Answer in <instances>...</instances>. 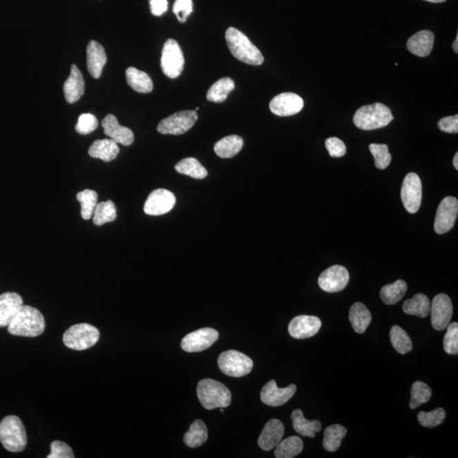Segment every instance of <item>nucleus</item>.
<instances>
[{
    "instance_id": "1",
    "label": "nucleus",
    "mask_w": 458,
    "mask_h": 458,
    "mask_svg": "<svg viewBox=\"0 0 458 458\" xmlns=\"http://www.w3.org/2000/svg\"><path fill=\"white\" fill-rule=\"evenodd\" d=\"M46 330V320L41 312L30 305H22L8 325L10 334L23 337H38Z\"/></svg>"
},
{
    "instance_id": "2",
    "label": "nucleus",
    "mask_w": 458,
    "mask_h": 458,
    "mask_svg": "<svg viewBox=\"0 0 458 458\" xmlns=\"http://www.w3.org/2000/svg\"><path fill=\"white\" fill-rule=\"evenodd\" d=\"M226 41L231 54L239 61L251 66L263 64V54L240 30L228 28L226 31Z\"/></svg>"
},
{
    "instance_id": "3",
    "label": "nucleus",
    "mask_w": 458,
    "mask_h": 458,
    "mask_svg": "<svg viewBox=\"0 0 458 458\" xmlns=\"http://www.w3.org/2000/svg\"><path fill=\"white\" fill-rule=\"evenodd\" d=\"M197 396L200 404L207 410L228 408L232 400L228 387L211 379H204L198 383Z\"/></svg>"
},
{
    "instance_id": "4",
    "label": "nucleus",
    "mask_w": 458,
    "mask_h": 458,
    "mask_svg": "<svg viewBox=\"0 0 458 458\" xmlns=\"http://www.w3.org/2000/svg\"><path fill=\"white\" fill-rule=\"evenodd\" d=\"M394 117L389 107L381 103L364 106L356 111L353 117L354 124L362 130L383 128L393 121Z\"/></svg>"
},
{
    "instance_id": "5",
    "label": "nucleus",
    "mask_w": 458,
    "mask_h": 458,
    "mask_svg": "<svg viewBox=\"0 0 458 458\" xmlns=\"http://www.w3.org/2000/svg\"><path fill=\"white\" fill-rule=\"evenodd\" d=\"M0 441L11 452H20L28 444L27 433L17 416L6 417L0 422Z\"/></svg>"
},
{
    "instance_id": "6",
    "label": "nucleus",
    "mask_w": 458,
    "mask_h": 458,
    "mask_svg": "<svg viewBox=\"0 0 458 458\" xmlns=\"http://www.w3.org/2000/svg\"><path fill=\"white\" fill-rule=\"evenodd\" d=\"M99 331L88 323H79L69 327L63 335L67 347L75 351H84L93 347L99 340Z\"/></svg>"
},
{
    "instance_id": "7",
    "label": "nucleus",
    "mask_w": 458,
    "mask_h": 458,
    "mask_svg": "<svg viewBox=\"0 0 458 458\" xmlns=\"http://www.w3.org/2000/svg\"><path fill=\"white\" fill-rule=\"evenodd\" d=\"M218 363L222 374L234 378L249 374L254 366L253 361L248 356L234 350L222 352L218 357Z\"/></svg>"
},
{
    "instance_id": "8",
    "label": "nucleus",
    "mask_w": 458,
    "mask_h": 458,
    "mask_svg": "<svg viewBox=\"0 0 458 458\" xmlns=\"http://www.w3.org/2000/svg\"><path fill=\"white\" fill-rule=\"evenodd\" d=\"M161 66L163 73L169 78H177L181 75L184 67V57L176 40L169 39L164 44Z\"/></svg>"
},
{
    "instance_id": "9",
    "label": "nucleus",
    "mask_w": 458,
    "mask_h": 458,
    "mask_svg": "<svg viewBox=\"0 0 458 458\" xmlns=\"http://www.w3.org/2000/svg\"><path fill=\"white\" fill-rule=\"evenodd\" d=\"M198 120L195 111H182L170 117L163 119L158 126V131L162 134L181 135L191 130Z\"/></svg>"
},
{
    "instance_id": "10",
    "label": "nucleus",
    "mask_w": 458,
    "mask_h": 458,
    "mask_svg": "<svg viewBox=\"0 0 458 458\" xmlns=\"http://www.w3.org/2000/svg\"><path fill=\"white\" fill-rule=\"evenodd\" d=\"M422 195V182L419 175L408 173L402 184L401 196L402 203L409 213L414 214L419 210Z\"/></svg>"
},
{
    "instance_id": "11",
    "label": "nucleus",
    "mask_w": 458,
    "mask_h": 458,
    "mask_svg": "<svg viewBox=\"0 0 458 458\" xmlns=\"http://www.w3.org/2000/svg\"><path fill=\"white\" fill-rule=\"evenodd\" d=\"M219 333L211 327H203L186 335L181 347L186 352H200L210 348L218 340Z\"/></svg>"
},
{
    "instance_id": "12",
    "label": "nucleus",
    "mask_w": 458,
    "mask_h": 458,
    "mask_svg": "<svg viewBox=\"0 0 458 458\" xmlns=\"http://www.w3.org/2000/svg\"><path fill=\"white\" fill-rule=\"evenodd\" d=\"M458 213V201L455 197L448 196L439 203L435 219L434 229L438 234L449 232L455 225Z\"/></svg>"
},
{
    "instance_id": "13",
    "label": "nucleus",
    "mask_w": 458,
    "mask_h": 458,
    "mask_svg": "<svg viewBox=\"0 0 458 458\" xmlns=\"http://www.w3.org/2000/svg\"><path fill=\"white\" fill-rule=\"evenodd\" d=\"M431 323L434 330L442 331L448 326L453 314V305L448 296L439 294L430 307Z\"/></svg>"
},
{
    "instance_id": "14",
    "label": "nucleus",
    "mask_w": 458,
    "mask_h": 458,
    "mask_svg": "<svg viewBox=\"0 0 458 458\" xmlns=\"http://www.w3.org/2000/svg\"><path fill=\"white\" fill-rule=\"evenodd\" d=\"M176 204L174 193L167 189H158L151 193L145 201L144 211L150 216H161L169 213Z\"/></svg>"
},
{
    "instance_id": "15",
    "label": "nucleus",
    "mask_w": 458,
    "mask_h": 458,
    "mask_svg": "<svg viewBox=\"0 0 458 458\" xmlns=\"http://www.w3.org/2000/svg\"><path fill=\"white\" fill-rule=\"evenodd\" d=\"M349 279V271L345 267L334 265L323 271L320 275L318 285L326 292H340L348 285Z\"/></svg>"
},
{
    "instance_id": "16",
    "label": "nucleus",
    "mask_w": 458,
    "mask_h": 458,
    "mask_svg": "<svg viewBox=\"0 0 458 458\" xmlns=\"http://www.w3.org/2000/svg\"><path fill=\"white\" fill-rule=\"evenodd\" d=\"M304 102L300 96L294 93H283L271 100V113L278 117H290L299 113L303 109Z\"/></svg>"
},
{
    "instance_id": "17",
    "label": "nucleus",
    "mask_w": 458,
    "mask_h": 458,
    "mask_svg": "<svg viewBox=\"0 0 458 458\" xmlns=\"http://www.w3.org/2000/svg\"><path fill=\"white\" fill-rule=\"evenodd\" d=\"M296 385H290L280 389L275 381H270L263 386L260 392V400L270 407H280L292 399L296 392Z\"/></svg>"
},
{
    "instance_id": "18",
    "label": "nucleus",
    "mask_w": 458,
    "mask_h": 458,
    "mask_svg": "<svg viewBox=\"0 0 458 458\" xmlns=\"http://www.w3.org/2000/svg\"><path fill=\"white\" fill-rule=\"evenodd\" d=\"M322 322L318 316L301 315L292 320L289 325V333L297 340L311 338L318 333Z\"/></svg>"
},
{
    "instance_id": "19",
    "label": "nucleus",
    "mask_w": 458,
    "mask_h": 458,
    "mask_svg": "<svg viewBox=\"0 0 458 458\" xmlns=\"http://www.w3.org/2000/svg\"><path fill=\"white\" fill-rule=\"evenodd\" d=\"M104 133L117 144L129 146L133 143L134 134L131 129L119 124L114 115H108L102 121Z\"/></svg>"
},
{
    "instance_id": "20",
    "label": "nucleus",
    "mask_w": 458,
    "mask_h": 458,
    "mask_svg": "<svg viewBox=\"0 0 458 458\" xmlns=\"http://www.w3.org/2000/svg\"><path fill=\"white\" fill-rule=\"evenodd\" d=\"M285 435L284 424L278 419H271L264 426L258 438V446L263 450H271L276 448Z\"/></svg>"
},
{
    "instance_id": "21",
    "label": "nucleus",
    "mask_w": 458,
    "mask_h": 458,
    "mask_svg": "<svg viewBox=\"0 0 458 458\" xmlns=\"http://www.w3.org/2000/svg\"><path fill=\"white\" fill-rule=\"evenodd\" d=\"M23 300L19 294L6 292L0 296V327H8L11 320L19 312Z\"/></svg>"
},
{
    "instance_id": "22",
    "label": "nucleus",
    "mask_w": 458,
    "mask_h": 458,
    "mask_svg": "<svg viewBox=\"0 0 458 458\" xmlns=\"http://www.w3.org/2000/svg\"><path fill=\"white\" fill-rule=\"evenodd\" d=\"M106 61L105 48L96 41H90L87 48V64L89 74L95 79H98L102 76Z\"/></svg>"
},
{
    "instance_id": "23",
    "label": "nucleus",
    "mask_w": 458,
    "mask_h": 458,
    "mask_svg": "<svg viewBox=\"0 0 458 458\" xmlns=\"http://www.w3.org/2000/svg\"><path fill=\"white\" fill-rule=\"evenodd\" d=\"M434 42V33L429 30H423L408 39L407 46L412 54L419 57H426L433 50Z\"/></svg>"
},
{
    "instance_id": "24",
    "label": "nucleus",
    "mask_w": 458,
    "mask_h": 458,
    "mask_svg": "<svg viewBox=\"0 0 458 458\" xmlns=\"http://www.w3.org/2000/svg\"><path fill=\"white\" fill-rule=\"evenodd\" d=\"M85 84L84 77L76 65H73L70 73L64 84V95L66 102L73 104L81 99L84 94Z\"/></svg>"
},
{
    "instance_id": "25",
    "label": "nucleus",
    "mask_w": 458,
    "mask_h": 458,
    "mask_svg": "<svg viewBox=\"0 0 458 458\" xmlns=\"http://www.w3.org/2000/svg\"><path fill=\"white\" fill-rule=\"evenodd\" d=\"M120 152L118 144L113 140H99L92 144L88 154L106 162L113 161Z\"/></svg>"
},
{
    "instance_id": "26",
    "label": "nucleus",
    "mask_w": 458,
    "mask_h": 458,
    "mask_svg": "<svg viewBox=\"0 0 458 458\" xmlns=\"http://www.w3.org/2000/svg\"><path fill=\"white\" fill-rule=\"evenodd\" d=\"M294 430L303 437H315V434L322 430V423L318 420H307L304 418L300 409H296L292 414Z\"/></svg>"
},
{
    "instance_id": "27",
    "label": "nucleus",
    "mask_w": 458,
    "mask_h": 458,
    "mask_svg": "<svg viewBox=\"0 0 458 458\" xmlns=\"http://www.w3.org/2000/svg\"><path fill=\"white\" fill-rule=\"evenodd\" d=\"M349 319L353 330L357 334H363L372 321L371 312L366 305L356 303L352 305L349 312Z\"/></svg>"
},
{
    "instance_id": "28",
    "label": "nucleus",
    "mask_w": 458,
    "mask_h": 458,
    "mask_svg": "<svg viewBox=\"0 0 458 458\" xmlns=\"http://www.w3.org/2000/svg\"><path fill=\"white\" fill-rule=\"evenodd\" d=\"M126 82L134 91L141 94H148L153 90L154 85L150 76L143 70H140L135 67H129L126 70Z\"/></svg>"
},
{
    "instance_id": "29",
    "label": "nucleus",
    "mask_w": 458,
    "mask_h": 458,
    "mask_svg": "<svg viewBox=\"0 0 458 458\" xmlns=\"http://www.w3.org/2000/svg\"><path fill=\"white\" fill-rule=\"evenodd\" d=\"M244 146V140L238 135L223 137L214 145V151L219 158H232L239 154Z\"/></svg>"
},
{
    "instance_id": "30",
    "label": "nucleus",
    "mask_w": 458,
    "mask_h": 458,
    "mask_svg": "<svg viewBox=\"0 0 458 458\" xmlns=\"http://www.w3.org/2000/svg\"><path fill=\"white\" fill-rule=\"evenodd\" d=\"M431 303L429 298L423 294H416L412 299L405 300L402 310L405 314L426 318L430 314Z\"/></svg>"
},
{
    "instance_id": "31",
    "label": "nucleus",
    "mask_w": 458,
    "mask_h": 458,
    "mask_svg": "<svg viewBox=\"0 0 458 458\" xmlns=\"http://www.w3.org/2000/svg\"><path fill=\"white\" fill-rule=\"evenodd\" d=\"M208 439L206 423L201 420L193 421L189 430L184 435V441L189 448H197L202 446Z\"/></svg>"
},
{
    "instance_id": "32",
    "label": "nucleus",
    "mask_w": 458,
    "mask_h": 458,
    "mask_svg": "<svg viewBox=\"0 0 458 458\" xmlns=\"http://www.w3.org/2000/svg\"><path fill=\"white\" fill-rule=\"evenodd\" d=\"M234 88H236V84L231 78H220L208 90L207 98L211 102H225Z\"/></svg>"
},
{
    "instance_id": "33",
    "label": "nucleus",
    "mask_w": 458,
    "mask_h": 458,
    "mask_svg": "<svg viewBox=\"0 0 458 458\" xmlns=\"http://www.w3.org/2000/svg\"><path fill=\"white\" fill-rule=\"evenodd\" d=\"M304 448L303 439L290 437L281 441L275 448L274 455L277 458H293L299 455Z\"/></svg>"
},
{
    "instance_id": "34",
    "label": "nucleus",
    "mask_w": 458,
    "mask_h": 458,
    "mask_svg": "<svg viewBox=\"0 0 458 458\" xmlns=\"http://www.w3.org/2000/svg\"><path fill=\"white\" fill-rule=\"evenodd\" d=\"M347 434V430L340 424H333L326 428L323 437V448L327 452H334L340 448L342 439Z\"/></svg>"
},
{
    "instance_id": "35",
    "label": "nucleus",
    "mask_w": 458,
    "mask_h": 458,
    "mask_svg": "<svg viewBox=\"0 0 458 458\" xmlns=\"http://www.w3.org/2000/svg\"><path fill=\"white\" fill-rule=\"evenodd\" d=\"M407 292V283L399 279V280L393 283V284L383 286L379 296H381L383 303L394 305L404 297Z\"/></svg>"
},
{
    "instance_id": "36",
    "label": "nucleus",
    "mask_w": 458,
    "mask_h": 458,
    "mask_svg": "<svg viewBox=\"0 0 458 458\" xmlns=\"http://www.w3.org/2000/svg\"><path fill=\"white\" fill-rule=\"evenodd\" d=\"M175 169L178 173L187 175L195 180H203L208 175L207 169L201 165L198 160L193 158L182 159L175 166Z\"/></svg>"
},
{
    "instance_id": "37",
    "label": "nucleus",
    "mask_w": 458,
    "mask_h": 458,
    "mask_svg": "<svg viewBox=\"0 0 458 458\" xmlns=\"http://www.w3.org/2000/svg\"><path fill=\"white\" fill-rule=\"evenodd\" d=\"M93 222L97 226H102L105 223L114 222L117 219V208L111 200L103 201L97 204Z\"/></svg>"
},
{
    "instance_id": "38",
    "label": "nucleus",
    "mask_w": 458,
    "mask_h": 458,
    "mask_svg": "<svg viewBox=\"0 0 458 458\" xmlns=\"http://www.w3.org/2000/svg\"><path fill=\"white\" fill-rule=\"evenodd\" d=\"M390 342L398 353L404 355L410 352L412 349V342L410 337L400 326L394 325L390 333Z\"/></svg>"
},
{
    "instance_id": "39",
    "label": "nucleus",
    "mask_w": 458,
    "mask_h": 458,
    "mask_svg": "<svg viewBox=\"0 0 458 458\" xmlns=\"http://www.w3.org/2000/svg\"><path fill=\"white\" fill-rule=\"evenodd\" d=\"M77 198L81 204L82 218L85 220H89L94 215L97 201H98V195L91 189H85L77 193Z\"/></svg>"
},
{
    "instance_id": "40",
    "label": "nucleus",
    "mask_w": 458,
    "mask_h": 458,
    "mask_svg": "<svg viewBox=\"0 0 458 458\" xmlns=\"http://www.w3.org/2000/svg\"><path fill=\"white\" fill-rule=\"evenodd\" d=\"M432 390L427 383L417 381L413 383L411 390V401L409 405L411 409H416L421 405L426 403L430 400Z\"/></svg>"
},
{
    "instance_id": "41",
    "label": "nucleus",
    "mask_w": 458,
    "mask_h": 458,
    "mask_svg": "<svg viewBox=\"0 0 458 458\" xmlns=\"http://www.w3.org/2000/svg\"><path fill=\"white\" fill-rule=\"evenodd\" d=\"M446 414V411L443 408L435 409L429 412H420L418 415L419 423L424 428L432 429L444 422Z\"/></svg>"
},
{
    "instance_id": "42",
    "label": "nucleus",
    "mask_w": 458,
    "mask_h": 458,
    "mask_svg": "<svg viewBox=\"0 0 458 458\" xmlns=\"http://www.w3.org/2000/svg\"><path fill=\"white\" fill-rule=\"evenodd\" d=\"M370 150L375 160V166L379 169H385L392 162V155L386 144H371Z\"/></svg>"
},
{
    "instance_id": "43",
    "label": "nucleus",
    "mask_w": 458,
    "mask_h": 458,
    "mask_svg": "<svg viewBox=\"0 0 458 458\" xmlns=\"http://www.w3.org/2000/svg\"><path fill=\"white\" fill-rule=\"evenodd\" d=\"M448 332H446L443 346L445 352L449 355H457L458 354V323H452L448 325Z\"/></svg>"
},
{
    "instance_id": "44",
    "label": "nucleus",
    "mask_w": 458,
    "mask_h": 458,
    "mask_svg": "<svg viewBox=\"0 0 458 458\" xmlns=\"http://www.w3.org/2000/svg\"><path fill=\"white\" fill-rule=\"evenodd\" d=\"M98 120L94 115L83 114L78 118L76 131L83 135H86V134L94 132L98 128Z\"/></svg>"
},
{
    "instance_id": "45",
    "label": "nucleus",
    "mask_w": 458,
    "mask_h": 458,
    "mask_svg": "<svg viewBox=\"0 0 458 458\" xmlns=\"http://www.w3.org/2000/svg\"><path fill=\"white\" fill-rule=\"evenodd\" d=\"M173 13L176 15L178 21L184 23L193 12L192 0H175Z\"/></svg>"
},
{
    "instance_id": "46",
    "label": "nucleus",
    "mask_w": 458,
    "mask_h": 458,
    "mask_svg": "<svg viewBox=\"0 0 458 458\" xmlns=\"http://www.w3.org/2000/svg\"><path fill=\"white\" fill-rule=\"evenodd\" d=\"M72 448L66 443L55 441L51 444V453L47 458H74Z\"/></svg>"
},
{
    "instance_id": "47",
    "label": "nucleus",
    "mask_w": 458,
    "mask_h": 458,
    "mask_svg": "<svg viewBox=\"0 0 458 458\" xmlns=\"http://www.w3.org/2000/svg\"><path fill=\"white\" fill-rule=\"evenodd\" d=\"M325 146L332 158H342L345 155V144L343 141L338 139V137H329L325 141Z\"/></svg>"
},
{
    "instance_id": "48",
    "label": "nucleus",
    "mask_w": 458,
    "mask_h": 458,
    "mask_svg": "<svg viewBox=\"0 0 458 458\" xmlns=\"http://www.w3.org/2000/svg\"><path fill=\"white\" fill-rule=\"evenodd\" d=\"M438 128L441 131L448 133H458V115L441 118L438 122Z\"/></svg>"
},
{
    "instance_id": "49",
    "label": "nucleus",
    "mask_w": 458,
    "mask_h": 458,
    "mask_svg": "<svg viewBox=\"0 0 458 458\" xmlns=\"http://www.w3.org/2000/svg\"><path fill=\"white\" fill-rule=\"evenodd\" d=\"M151 13L155 17H161L169 8L167 0H151Z\"/></svg>"
},
{
    "instance_id": "50",
    "label": "nucleus",
    "mask_w": 458,
    "mask_h": 458,
    "mask_svg": "<svg viewBox=\"0 0 458 458\" xmlns=\"http://www.w3.org/2000/svg\"><path fill=\"white\" fill-rule=\"evenodd\" d=\"M453 166L455 167L456 170H458V153H456L455 156H454Z\"/></svg>"
},
{
    "instance_id": "51",
    "label": "nucleus",
    "mask_w": 458,
    "mask_h": 458,
    "mask_svg": "<svg viewBox=\"0 0 458 458\" xmlns=\"http://www.w3.org/2000/svg\"><path fill=\"white\" fill-rule=\"evenodd\" d=\"M453 50L457 54L458 53V35H457L455 42L453 43Z\"/></svg>"
},
{
    "instance_id": "52",
    "label": "nucleus",
    "mask_w": 458,
    "mask_h": 458,
    "mask_svg": "<svg viewBox=\"0 0 458 458\" xmlns=\"http://www.w3.org/2000/svg\"><path fill=\"white\" fill-rule=\"evenodd\" d=\"M426 1L430 3H444L446 0H426Z\"/></svg>"
},
{
    "instance_id": "53",
    "label": "nucleus",
    "mask_w": 458,
    "mask_h": 458,
    "mask_svg": "<svg viewBox=\"0 0 458 458\" xmlns=\"http://www.w3.org/2000/svg\"><path fill=\"white\" fill-rule=\"evenodd\" d=\"M220 412H225V409L223 408H219Z\"/></svg>"
}]
</instances>
